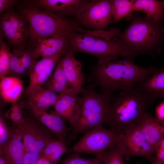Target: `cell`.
I'll return each instance as SVG.
<instances>
[{
  "mask_svg": "<svg viewBox=\"0 0 164 164\" xmlns=\"http://www.w3.org/2000/svg\"><path fill=\"white\" fill-rule=\"evenodd\" d=\"M88 80L102 93L113 95L115 91L130 88L144 82L159 69L139 66L129 58L117 59L103 65L97 63L90 67Z\"/></svg>",
  "mask_w": 164,
  "mask_h": 164,
  "instance_id": "cell-1",
  "label": "cell"
},
{
  "mask_svg": "<svg viewBox=\"0 0 164 164\" xmlns=\"http://www.w3.org/2000/svg\"><path fill=\"white\" fill-rule=\"evenodd\" d=\"M155 100L137 86L113 94L109 103L105 124L120 134L138 125Z\"/></svg>",
  "mask_w": 164,
  "mask_h": 164,
  "instance_id": "cell-2",
  "label": "cell"
},
{
  "mask_svg": "<svg viewBox=\"0 0 164 164\" xmlns=\"http://www.w3.org/2000/svg\"><path fill=\"white\" fill-rule=\"evenodd\" d=\"M16 6L17 10L26 18L29 26L28 48L32 50L39 41L59 33L72 31L83 33L90 31L82 28L76 20L59 17L39 9L26 0H22Z\"/></svg>",
  "mask_w": 164,
  "mask_h": 164,
  "instance_id": "cell-3",
  "label": "cell"
},
{
  "mask_svg": "<svg viewBox=\"0 0 164 164\" xmlns=\"http://www.w3.org/2000/svg\"><path fill=\"white\" fill-rule=\"evenodd\" d=\"M130 20L128 27L117 37L130 51L131 59L142 54L160 53L164 43L163 22L133 14Z\"/></svg>",
  "mask_w": 164,
  "mask_h": 164,
  "instance_id": "cell-4",
  "label": "cell"
},
{
  "mask_svg": "<svg viewBox=\"0 0 164 164\" xmlns=\"http://www.w3.org/2000/svg\"><path fill=\"white\" fill-rule=\"evenodd\" d=\"M97 32L90 31L83 33L72 31L67 32L70 51L94 56L97 58V63L99 65L118 59L120 57L131 59L130 51L117 36L108 40L97 36Z\"/></svg>",
  "mask_w": 164,
  "mask_h": 164,
  "instance_id": "cell-5",
  "label": "cell"
},
{
  "mask_svg": "<svg viewBox=\"0 0 164 164\" xmlns=\"http://www.w3.org/2000/svg\"><path fill=\"white\" fill-rule=\"evenodd\" d=\"M96 87L89 84L81 93L78 102L80 107L79 118L71 128V132L65 139L66 143L69 145L74 141L78 135L84 133L99 124H105L109 103L113 95L107 93H99Z\"/></svg>",
  "mask_w": 164,
  "mask_h": 164,
  "instance_id": "cell-6",
  "label": "cell"
},
{
  "mask_svg": "<svg viewBox=\"0 0 164 164\" xmlns=\"http://www.w3.org/2000/svg\"><path fill=\"white\" fill-rule=\"evenodd\" d=\"M82 137L67 152L85 153L95 157L99 154L118 142L121 134L110 128L98 125L84 133Z\"/></svg>",
  "mask_w": 164,
  "mask_h": 164,
  "instance_id": "cell-7",
  "label": "cell"
},
{
  "mask_svg": "<svg viewBox=\"0 0 164 164\" xmlns=\"http://www.w3.org/2000/svg\"><path fill=\"white\" fill-rule=\"evenodd\" d=\"M33 116L25 117L23 122L17 127L23 138L24 150L40 154L49 143L57 138Z\"/></svg>",
  "mask_w": 164,
  "mask_h": 164,
  "instance_id": "cell-8",
  "label": "cell"
},
{
  "mask_svg": "<svg viewBox=\"0 0 164 164\" xmlns=\"http://www.w3.org/2000/svg\"><path fill=\"white\" fill-rule=\"evenodd\" d=\"M112 0H92L77 20L94 31H103L112 22Z\"/></svg>",
  "mask_w": 164,
  "mask_h": 164,
  "instance_id": "cell-9",
  "label": "cell"
},
{
  "mask_svg": "<svg viewBox=\"0 0 164 164\" xmlns=\"http://www.w3.org/2000/svg\"><path fill=\"white\" fill-rule=\"evenodd\" d=\"M39 9L46 10L59 17H74L77 20L92 0H26Z\"/></svg>",
  "mask_w": 164,
  "mask_h": 164,
  "instance_id": "cell-10",
  "label": "cell"
},
{
  "mask_svg": "<svg viewBox=\"0 0 164 164\" xmlns=\"http://www.w3.org/2000/svg\"><path fill=\"white\" fill-rule=\"evenodd\" d=\"M19 12L13 8L0 14V37L5 38L13 50L26 48L29 38L22 32L19 25Z\"/></svg>",
  "mask_w": 164,
  "mask_h": 164,
  "instance_id": "cell-11",
  "label": "cell"
},
{
  "mask_svg": "<svg viewBox=\"0 0 164 164\" xmlns=\"http://www.w3.org/2000/svg\"><path fill=\"white\" fill-rule=\"evenodd\" d=\"M120 141L125 149V160L132 156L140 155L150 160L155 155L154 149L138 125L121 134Z\"/></svg>",
  "mask_w": 164,
  "mask_h": 164,
  "instance_id": "cell-12",
  "label": "cell"
},
{
  "mask_svg": "<svg viewBox=\"0 0 164 164\" xmlns=\"http://www.w3.org/2000/svg\"><path fill=\"white\" fill-rule=\"evenodd\" d=\"M73 54L69 51L60 59L68 83L78 95L84 89L83 85L86 81V74L83 71L82 62L76 59Z\"/></svg>",
  "mask_w": 164,
  "mask_h": 164,
  "instance_id": "cell-13",
  "label": "cell"
},
{
  "mask_svg": "<svg viewBox=\"0 0 164 164\" xmlns=\"http://www.w3.org/2000/svg\"><path fill=\"white\" fill-rule=\"evenodd\" d=\"M24 101L26 108L46 111L56 102L59 94L45 89L41 86L26 90Z\"/></svg>",
  "mask_w": 164,
  "mask_h": 164,
  "instance_id": "cell-14",
  "label": "cell"
},
{
  "mask_svg": "<svg viewBox=\"0 0 164 164\" xmlns=\"http://www.w3.org/2000/svg\"><path fill=\"white\" fill-rule=\"evenodd\" d=\"M37 58L32 50L30 49L13 50L9 75L20 79L29 75L37 61Z\"/></svg>",
  "mask_w": 164,
  "mask_h": 164,
  "instance_id": "cell-15",
  "label": "cell"
},
{
  "mask_svg": "<svg viewBox=\"0 0 164 164\" xmlns=\"http://www.w3.org/2000/svg\"><path fill=\"white\" fill-rule=\"evenodd\" d=\"M79 97L75 94H59L58 100L53 107L54 112L63 120L67 121L71 128L75 124L80 114Z\"/></svg>",
  "mask_w": 164,
  "mask_h": 164,
  "instance_id": "cell-16",
  "label": "cell"
},
{
  "mask_svg": "<svg viewBox=\"0 0 164 164\" xmlns=\"http://www.w3.org/2000/svg\"><path fill=\"white\" fill-rule=\"evenodd\" d=\"M63 54L59 53L54 55L42 58L37 61L29 74L30 81L26 90L42 86L49 78L56 65Z\"/></svg>",
  "mask_w": 164,
  "mask_h": 164,
  "instance_id": "cell-17",
  "label": "cell"
},
{
  "mask_svg": "<svg viewBox=\"0 0 164 164\" xmlns=\"http://www.w3.org/2000/svg\"><path fill=\"white\" fill-rule=\"evenodd\" d=\"M33 116L37 119L52 132L58 138L65 140L68 133L71 131L60 117L54 112L49 114L46 111L26 108Z\"/></svg>",
  "mask_w": 164,
  "mask_h": 164,
  "instance_id": "cell-18",
  "label": "cell"
},
{
  "mask_svg": "<svg viewBox=\"0 0 164 164\" xmlns=\"http://www.w3.org/2000/svg\"><path fill=\"white\" fill-rule=\"evenodd\" d=\"M138 125L154 150L164 136V120L155 117L146 112Z\"/></svg>",
  "mask_w": 164,
  "mask_h": 164,
  "instance_id": "cell-19",
  "label": "cell"
},
{
  "mask_svg": "<svg viewBox=\"0 0 164 164\" xmlns=\"http://www.w3.org/2000/svg\"><path fill=\"white\" fill-rule=\"evenodd\" d=\"M22 138L17 126L12 136L0 148L6 164H22L24 154Z\"/></svg>",
  "mask_w": 164,
  "mask_h": 164,
  "instance_id": "cell-20",
  "label": "cell"
},
{
  "mask_svg": "<svg viewBox=\"0 0 164 164\" xmlns=\"http://www.w3.org/2000/svg\"><path fill=\"white\" fill-rule=\"evenodd\" d=\"M42 87L55 93H58L59 94H76L68 83L60 59L58 61L53 72Z\"/></svg>",
  "mask_w": 164,
  "mask_h": 164,
  "instance_id": "cell-21",
  "label": "cell"
},
{
  "mask_svg": "<svg viewBox=\"0 0 164 164\" xmlns=\"http://www.w3.org/2000/svg\"><path fill=\"white\" fill-rule=\"evenodd\" d=\"M134 11L145 14L146 16L157 22H164V0H134Z\"/></svg>",
  "mask_w": 164,
  "mask_h": 164,
  "instance_id": "cell-22",
  "label": "cell"
},
{
  "mask_svg": "<svg viewBox=\"0 0 164 164\" xmlns=\"http://www.w3.org/2000/svg\"><path fill=\"white\" fill-rule=\"evenodd\" d=\"M23 87V81L19 78L6 76L1 79L0 92L4 102L12 104L17 101Z\"/></svg>",
  "mask_w": 164,
  "mask_h": 164,
  "instance_id": "cell-23",
  "label": "cell"
},
{
  "mask_svg": "<svg viewBox=\"0 0 164 164\" xmlns=\"http://www.w3.org/2000/svg\"><path fill=\"white\" fill-rule=\"evenodd\" d=\"M138 86L155 100L164 98V66Z\"/></svg>",
  "mask_w": 164,
  "mask_h": 164,
  "instance_id": "cell-24",
  "label": "cell"
},
{
  "mask_svg": "<svg viewBox=\"0 0 164 164\" xmlns=\"http://www.w3.org/2000/svg\"><path fill=\"white\" fill-rule=\"evenodd\" d=\"M125 155L124 147L119 140L95 157L103 164H125L123 160Z\"/></svg>",
  "mask_w": 164,
  "mask_h": 164,
  "instance_id": "cell-25",
  "label": "cell"
},
{
  "mask_svg": "<svg viewBox=\"0 0 164 164\" xmlns=\"http://www.w3.org/2000/svg\"><path fill=\"white\" fill-rule=\"evenodd\" d=\"M65 140L57 138L49 143L40 154L49 160L52 164H58L61 157L67 152Z\"/></svg>",
  "mask_w": 164,
  "mask_h": 164,
  "instance_id": "cell-26",
  "label": "cell"
},
{
  "mask_svg": "<svg viewBox=\"0 0 164 164\" xmlns=\"http://www.w3.org/2000/svg\"><path fill=\"white\" fill-rule=\"evenodd\" d=\"M133 1L134 0H112V12L114 23H117L123 18L130 20L134 11Z\"/></svg>",
  "mask_w": 164,
  "mask_h": 164,
  "instance_id": "cell-27",
  "label": "cell"
},
{
  "mask_svg": "<svg viewBox=\"0 0 164 164\" xmlns=\"http://www.w3.org/2000/svg\"><path fill=\"white\" fill-rule=\"evenodd\" d=\"M12 52L9 47L0 37V79L9 75L10 69Z\"/></svg>",
  "mask_w": 164,
  "mask_h": 164,
  "instance_id": "cell-28",
  "label": "cell"
},
{
  "mask_svg": "<svg viewBox=\"0 0 164 164\" xmlns=\"http://www.w3.org/2000/svg\"><path fill=\"white\" fill-rule=\"evenodd\" d=\"M67 32L59 33L39 41L32 49L36 56L37 58L41 56L46 49L55 44Z\"/></svg>",
  "mask_w": 164,
  "mask_h": 164,
  "instance_id": "cell-29",
  "label": "cell"
},
{
  "mask_svg": "<svg viewBox=\"0 0 164 164\" xmlns=\"http://www.w3.org/2000/svg\"><path fill=\"white\" fill-rule=\"evenodd\" d=\"M62 164H103L97 158H87L81 156L79 153H69Z\"/></svg>",
  "mask_w": 164,
  "mask_h": 164,
  "instance_id": "cell-30",
  "label": "cell"
},
{
  "mask_svg": "<svg viewBox=\"0 0 164 164\" xmlns=\"http://www.w3.org/2000/svg\"><path fill=\"white\" fill-rule=\"evenodd\" d=\"M12 127L6 123L3 118H0V148L12 136L15 130V126Z\"/></svg>",
  "mask_w": 164,
  "mask_h": 164,
  "instance_id": "cell-31",
  "label": "cell"
},
{
  "mask_svg": "<svg viewBox=\"0 0 164 164\" xmlns=\"http://www.w3.org/2000/svg\"><path fill=\"white\" fill-rule=\"evenodd\" d=\"M5 115L11 120L12 125L17 127L20 125L24 121L25 117L23 112H12L8 111L6 112Z\"/></svg>",
  "mask_w": 164,
  "mask_h": 164,
  "instance_id": "cell-32",
  "label": "cell"
},
{
  "mask_svg": "<svg viewBox=\"0 0 164 164\" xmlns=\"http://www.w3.org/2000/svg\"><path fill=\"white\" fill-rule=\"evenodd\" d=\"M40 155L38 152L24 150L22 164H36Z\"/></svg>",
  "mask_w": 164,
  "mask_h": 164,
  "instance_id": "cell-33",
  "label": "cell"
},
{
  "mask_svg": "<svg viewBox=\"0 0 164 164\" xmlns=\"http://www.w3.org/2000/svg\"><path fill=\"white\" fill-rule=\"evenodd\" d=\"M20 3L19 0H0V14L5 10L17 6Z\"/></svg>",
  "mask_w": 164,
  "mask_h": 164,
  "instance_id": "cell-34",
  "label": "cell"
},
{
  "mask_svg": "<svg viewBox=\"0 0 164 164\" xmlns=\"http://www.w3.org/2000/svg\"><path fill=\"white\" fill-rule=\"evenodd\" d=\"M154 151L155 156L164 162V136L157 144Z\"/></svg>",
  "mask_w": 164,
  "mask_h": 164,
  "instance_id": "cell-35",
  "label": "cell"
},
{
  "mask_svg": "<svg viewBox=\"0 0 164 164\" xmlns=\"http://www.w3.org/2000/svg\"><path fill=\"white\" fill-rule=\"evenodd\" d=\"M25 106V102L23 100L20 101H16L12 103L11 106L8 111L12 112H23V109Z\"/></svg>",
  "mask_w": 164,
  "mask_h": 164,
  "instance_id": "cell-36",
  "label": "cell"
},
{
  "mask_svg": "<svg viewBox=\"0 0 164 164\" xmlns=\"http://www.w3.org/2000/svg\"><path fill=\"white\" fill-rule=\"evenodd\" d=\"M156 113L158 118L164 120V102L160 104L157 107Z\"/></svg>",
  "mask_w": 164,
  "mask_h": 164,
  "instance_id": "cell-37",
  "label": "cell"
},
{
  "mask_svg": "<svg viewBox=\"0 0 164 164\" xmlns=\"http://www.w3.org/2000/svg\"><path fill=\"white\" fill-rule=\"evenodd\" d=\"M36 164H52L50 161L40 154Z\"/></svg>",
  "mask_w": 164,
  "mask_h": 164,
  "instance_id": "cell-38",
  "label": "cell"
},
{
  "mask_svg": "<svg viewBox=\"0 0 164 164\" xmlns=\"http://www.w3.org/2000/svg\"><path fill=\"white\" fill-rule=\"evenodd\" d=\"M150 161L152 164H164V162L160 160L155 156H153Z\"/></svg>",
  "mask_w": 164,
  "mask_h": 164,
  "instance_id": "cell-39",
  "label": "cell"
},
{
  "mask_svg": "<svg viewBox=\"0 0 164 164\" xmlns=\"http://www.w3.org/2000/svg\"><path fill=\"white\" fill-rule=\"evenodd\" d=\"M0 164H6L3 154L0 153Z\"/></svg>",
  "mask_w": 164,
  "mask_h": 164,
  "instance_id": "cell-40",
  "label": "cell"
}]
</instances>
